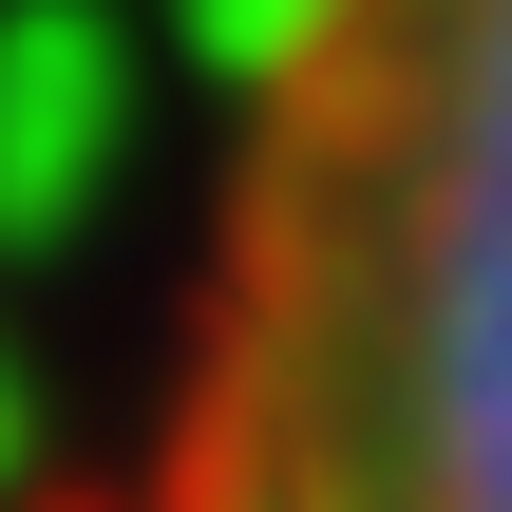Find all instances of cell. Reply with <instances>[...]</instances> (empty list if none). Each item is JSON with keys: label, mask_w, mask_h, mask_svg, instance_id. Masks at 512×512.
Instances as JSON below:
<instances>
[{"label": "cell", "mask_w": 512, "mask_h": 512, "mask_svg": "<svg viewBox=\"0 0 512 512\" xmlns=\"http://www.w3.org/2000/svg\"><path fill=\"white\" fill-rule=\"evenodd\" d=\"M133 133H152L133 0H0V266L76 247L133 190Z\"/></svg>", "instance_id": "obj_1"}, {"label": "cell", "mask_w": 512, "mask_h": 512, "mask_svg": "<svg viewBox=\"0 0 512 512\" xmlns=\"http://www.w3.org/2000/svg\"><path fill=\"white\" fill-rule=\"evenodd\" d=\"M361 19H380V0H171V57H190L209 95H304Z\"/></svg>", "instance_id": "obj_2"}, {"label": "cell", "mask_w": 512, "mask_h": 512, "mask_svg": "<svg viewBox=\"0 0 512 512\" xmlns=\"http://www.w3.org/2000/svg\"><path fill=\"white\" fill-rule=\"evenodd\" d=\"M38 475H57V380H38V342L0 323V512L38 494Z\"/></svg>", "instance_id": "obj_3"}]
</instances>
